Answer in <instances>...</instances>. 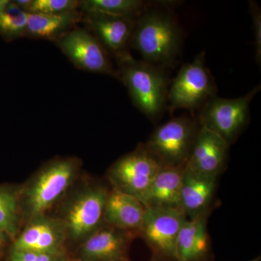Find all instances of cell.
I'll use <instances>...</instances> for the list:
<instances>
[{"label": "cell", "instance_id": "e0dca14e", "mask_svg": "<svg viewBox=\"0 0 261 261\" xmlns=\"http://www.w3.org/2000/svg\"><path fill=\"white\" fill-rule=\"evenodd\" d=\"M185 166L161 167L141 202L148 207H180Z\"/></svg>", "mask_w": 261, "mask_h": 261}, {"label": "cell", "instance_id": "4fadbf2b", "mask_svg": "<svg viewBox=\"0 0 261 261\" xmlns=\"http://www.w3.org/2000/svg\"><path fill=\"white\" fill-rule=\"evenodd\" d=\"M135 235L103 224L84 240L81 261H128V247Z\"/></svg>", "mask_w": 261, "mask_h": 261}, {"label": "cell", "instance_id": "8fae6325", "mask_svg": "<svg viewBox=\"0 0 261 261\" xmlns=\"http://www.w3.org/2000/svg\"><path fill=\"white\" fill-rule=\"evenodd\" d=\"M229 146L219 135L200 126L185 167L204 176L218 178L227 162Z\"/></svg>", "mask_w": 261, "mask_h": 261}, {"label": "cell", "instance_id": "30bf717a", "mask_svg": "<svg viewBox=\"0 0 261 261\" xmlns=\"http://www.w3.org/2000/svg\"><path fill=\"white\" fill-rule=\"evenodd\" d=\"M187 219L180 207H148L139 234L154 251L176 260L178 233Z\"/></svg>", "mask_w": 261, "mask_h": 261}, {"label": "cell", "instance_id": "cb8c5ba5", "mask_svg": "<svg viewBox=\"0 0 261 261\" xmlns=\"http://www.w3.org/2000/svg\"><path fill=\"white\" fill-rule=\"evenodd\" d=\"M64 253L12 250L8 261H65Z\"/></svg>", "mask_w": 261, "mask_h": 261}, {"label": "cell", "instance_id": "52a82bcc", "mask_svg": "<svg viewBox=\"0 0 261 261\" xmlns=\"http://www.w3.org/2000/svg\"><path fill=\"white\" fill-rule=\"evenodd\" d=\"M108 194L104 187H89L70 200L60 220L66 238L83 242L104 224Z\"/></svg>", "mask_w": 261, "mask_h": 261}, {"label": "cell", "instance_id": "83f0119b", "mask_svg": "<svg viewBox=\"0 0 261 261\" xmlns=\"http://www.w3.org/2000/svg\"><path fill=\"white\" fill-rule=\"evenodd\" d=\"M77 261H81V260H77Z\"/></svg>", "mask_w": 261, "mask_h": 261}, {"label": "cell", "instance_id": "2e32d148", "mask_svg": "<svg viewBox=\"0 0 261 261\" xmlns=\"http://www.w3.org/2000/svg\"><path fill=\"white\" fill-rule=\"evenodd\" d=\"M218 178L204 176L185 167L180 195V207L187 219L209 212Z\"/></svg>", "mask_w": 261, "mask_h": 261}, {"label": "cell", "instance_id": "4316f807", "mask_svg": "<svg viewBox=\"0 0 261 261\" xmlns=\"http://www.w3.org/2000/svg\"><path fill=\"white\" fill-rule=\"evenodd\" d=\"M260 257H255V258L252 259V260L250 261H260Z\"/></svg>", "mask_w": 261, "mask_h": 261}, {"label": "cell", "instance_id": "ac0fdd59", "mask_svg": "<svg viewBox=\"0 0 261 261\" xmlns=\"http://www.w3.org/2000/svg\"><path fill=\"white\" fill-rule=\"evenodd\" d=\"M208 212L187 219L176 241V261H202L210 250V238L207 230Z\"/></svg>", "mask_w": 261, "mask_h": 261}, {"label": "cell", "instance_id": "603a6c76", "mask_svg": "<svg viewBox=\"0 0 261 261\" xmlns=\"http://www.w3.org/2000/svg\"><path fill=\"white\" fill-rule=\"evenodd\" d=\"M80 5L76 0H32L28 13L60 14L78 10Z\"/></svg>", "mask_w": 261, "mask_h": 261}, {"label": "cell", "instance_id": "9a60e30c", "mask_svg": "<svg viewBox=\"0 0 261 261\" xmlns=\"http://www.w3.org/2000/svg\"><path fill=\"white\" fill-rule=\"evenodd\" d=\"M145 210L138 199L113 188L106 202L104 224L139 234Z\"/></svg>", "mask_w": 261, "mask_h": 261}, {"label": "cell", "instance_id": "7c38bea8", "mask_svg": "<svg viewBox=\"0 0 261 261\" xmlns=\"http://www.w3.org/2000/svg\"><path fill=\"white\" fill-rule=\"evenodd\" d=\"M66 238L60 220L39 216L29 221V224L15 239L12 250L64 253L63 245Z\"/></svg>", "mask_w": 261, "mask_h": 261}, {"label": "cell", "instance_id": "484cf974", "mask_svg": "<svg viewBox=\"0 0 261 261\" xmlns=\"http://www.w3.org/2000/svg\"><path fill=\"white\" fill-rule=\"evenodd\" d=\"M8 238H9V237L6 233L0 231V252L3 251V249H4Z\"/></svg>", "mask_w": 261, "mask_h": 261}, {"label": "cell", "instance_id": "44dd1931", "mask_svg": "<svg viewBox=\"0 0 261 261\" xmlns=\"http://www.w3.org/2000/svg\"><path fill=\"white\" fill-rule=\"evenodd\" d=\"M28 13L15 1L0 0V34L8 41L25 36Z\"/></svg>", "mask_w": 261, "mask_h": 261}, {"label": "cell", "instance_id": "8992f818", "mask_svg": "<svg viewBox=\"0 0 261 261\" xmlns=\"http://www.w3.org/2000/svg\"><path fill=\"white\" fill-rule=\"evenodd\" d=\"M205 51L181 67L171 87L167 99L171 110L195 111L216 96L214 78L205 63Z\"/></svg>", "mask_w": 261, "mask_h": 261}, {"label": "cell", "instance_id": "ba28073f", "mask_svg": "<svg viewBox=\"0 0 261 261\" xmlns=\"http://www.w3.org/2000/svg\"><path fill=\"white\" fill-rule=\"evenodd\" d=\"M161 168L142 145L113 163L108 176L113 188L141 202Z\"/></svg>", "mask_w": 261, "mask_h": 261}, {"label": "cell", "instance_id": "5bb4252c", "mask_svg": "<svg viewBox=\"0 0 261 261\" xmlns=\"http://www.w3.org/2000/svg\"><path fill=\"white\" fill-rule=\"evenodd\" d=\"M82 20L108 50L118 57L126 53L136 20L103 14L82 13Z\"/></svg>", "mask_w": 261, "mask_h": 261}, {"label": "cell", "instance_id": "d6986e66", "mask_svg": "<svg viewBox=\"0 0 261 261\" xmlns=\"http://www.w3.org/2000/svg\"><path fill=\"white\" fill-rule=\"evenodd\" d=\"M82 20V13L67 12L60 14L28 13L25 36L35 39L56 41Z\"/></svg>", "mask_w": 261, "mask_h": 261}, {"label": "cell", "instance_id": "7a4b0ae2", "mask_svg": "<svg viewBox=\"0 0 261 261\" xmlns=\"http://www.w3.org/2000/svg\"><path fill=\"white\" fill-rule=\"evenodd\" d=\"M121 79L136 107L149 119L162 113L167 99V79L158 65L137 61L128 51L116 57Z\"/></svg>", "mask_w": 261, "mask_h": 261}, {"label": "cell", "instance_id": "3957f363", "mask_svg": "<svg viewBox=\"0 0 261 261\" xmlns=\"http://www.w3.org/2000/svg\"><path fill=\"white\" fill-rule=\"evenodd\" d=\"M80 167V161L73 158L48 163L20 194L22 214L29 221L44 216L69 188Z\"/></svg>", "mask_w": 261, "mask_h": 261}, {"label": "cell", "instance_id": "277c9868", "mask_svg": "<svg viewBox=\"0 0 261 261\" xmlns=\"http://www.w3.org/2000/svg\"><path fill=\"white\" fill-rule=\"evenodd\" d=\"M199 128L197 118H172L158 127L143 146L161 167L185 166Z\"/></svg>", "mask_w": 261, "mask_h": 261}, {"label": "cell", "instance_id": "5b68a950", "mask_svg": "<svg viewBox=\"0 0 261 261\" xmlns=\"http://www.w3.org/2000/svg\"><path fill=\"white\" fill-rule=\"evenodd\" d=\"M260 90V86H257L249 93L234 99L215 96L200 108L197 118L199 124L231 145L247 126L250 120V103Z\"/></svg>", "mask_w": 261, "mask_h": 261}, {"label": "cell", "instance_id": "9c48e42d", "mask_svg": "<svg viewBox=\"0 0 261 261\" xmlns=\"http://www.w3.org/2000/svg\"><path fill=\"white\" fill-rule=\"evenodd\" d=\"M61 50L80 69L118 77L107 49L89 29L74 28L56 41Z\"/></svg>", "mask_w": 261, "mask_h": 261}, {"label": "cell", "instance_id": "7402d4cb", "mask_svg": "<svg viewBox=\"0 0 261 261\" xmlns=\"http://www.w3.org/2000/svg\"><path fill=\"white\" fill-rule=\"evenodd\" d=\"M20 195L18 192L0 187V231L9 238L17 234L20 224Z\"/></svg>", "mask_w": 261, "mask_h": 261}, {"label": "cell", "instance_id": "6da1fadb", "mask_svg": "<svg viewBox=\"0 0 261 261\" xmlns=\"http://www.w3.org/2000/svg\"><path fill=\"white\" fill-rule=\"evenodd\" d=\"M130 45L147 63L171 65L181 49V30L171 15L149 8L135 20Z\"/></svg>", "mask_w": 261, "mask_h": 261}, {"label": "cell", "instance_id": "d4e9b609", "mask_svg": "<svg viewBox=\"0 0 261 261\" xmlns=\"http://www.w3.org/2000/svg\"><path fill=\"white\" fill-rule=\"evenodd\" d=\"M250 11L253 25L255 38V60L257 63L261 61V12L259 5L253 1L250 2Z\"/></svg>", "mask_w": 261, "mask_h": 261}, {"label": "cell", "instance_id": "ffe728a7", "mask_svg": "<svg viewBox=\"0 0 261 261\" xmlns=\"http://www.w3.org/2000/svg\"><path fill=\"white\" fill-rule=\"evenodd\" d=\"M152 3L141 0H84L82 13H99L137 20L151 8Z\"/></svg>", "mask_w": 261, "mask_h": 261}]
</instances>
